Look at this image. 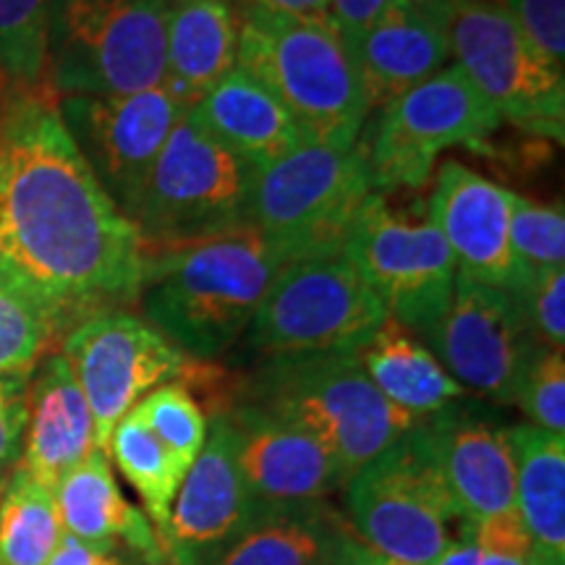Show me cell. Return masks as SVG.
I'll list each match as a JSON object with an SVG mask.
<instances>
[{
    "label": "cell",
    "instance_id": "obj_1",
    "mask_svg": "<svg viewBox=\"0 0 565 565\" xmlns=\"http://www.w3.org/2000/svg\"><path fill=\"white\" fill-rule=\"evenodd\" d=\"M145 246L110 202L47 92L11 97L0 121V270L61 328L137 301Z\"/></svg>",
    "mask_w": 565,
    "mask_h": 565
},
{
    "label": "cell",
    "instance_id": "obj_2",
    "mask_svg": "<svg viewBox=\"0 0 565 565\" xmlns=\"http://www.w3.org/2000/svg\"><path fill=\"white\" fill-rule=\"evenodd\" d=\"M286 263L257 228L145 249V320L194 362H217L246 333Z\"/></svg>",
    "mask_w": 565,
    "mask_h": 565
},
{
    "label": "cell",
    "instance_id": "obj_3",
    "mask_svg": "<svg viewBox=\"0 0 565 565\" xmlns=\"http://www.w3.org/2000/svg\"><path fill=\"white\" fill-rule=\"evenodd\" d=\"M231 404L259 408L312 435L345 482L422 422L372 385L356 353L259 359L231 380Z\"/></svg>",
    "mask_w": 565,
    "mask_h": 565
},
{
    "label": "cell",
    "instance_id": "obj_4",
    "mask_svg": "<svg viewBox=\"0 0 565 565\" xmlns=\"http://www.w3.org/2000/svg\"><path fill=\"white\" fill-rule=\"evenodd\" d=\"M236 66L291 113L307 145L351 150L362 139L366 100L353 55L335 30L244 3Z\"/></svg>",
    "mask_w": 565,
    "mask_h": 565
},
{
    "label": "cell",
    "instance_id": "obj_5",
    "mask_svg": "<svg viewBox=\"0 0 565 565\" xmlns=\"http://www.w3.org/2000/svg\"><path fill=\"white\" fill-rule=\"evenodd\" d=\"M173 0H53L51 95H134L162 87Z\"/></svg>",
    "mask_w": 565,
    "mask_h": 565
},
{
    "label": "cell",
    "instance_id": "obj_6",
    "mask_svg": "<svg viewBox=\"0 0 565 565\" xmlns=\"http://www.w3.org/2000/svg\"><path fill=\"white\" fill-rule=\"evenodd\" d=\"M257 173L186 113L141 194L134 217L141 246L166 249L249 228Z\"/></svg>",
    "mask_w": 565,
    "mask_h": 565
},
{
    "label": "cell",
    "instance_id": "obj_7",
    "mask_svg": "<svg viewBox=\"0 0 565 565\" xmlns=\"http://www.w3.org/2000/svg\"><path fill=\"white\" fill-rule=\"evenodd\" d=\"M385 307L345 252L288 263L246 328L259 359L359 353L383 328Z\"/></svg>",
    "mask_w": 565,
    "mask_h": 565
},
{
    "label": "cell",
    "instance_id": "obj_8",
    "mask_svg": "<svg viewBox=\"0 0 565 565\" xmlns=\"http://www.w3.org/2000/svg\"><path fill=\"white\" fill-rule=\"evenodd\" d=\"M372 194L366 141L351 150L301 145L257 173L252 228H257L282 263L343 252L359 207Z\"/></svg>",
    "mask_w": 565,
    "mask_h": 565
},
{
    "label": "cell",
    "instance_id": "obj_9",
    "mask_svg": "<svg viewBox=\"0 0 565 565\" xmlns=\"http://www.w3.org/2000/svg\"><path fill=\"white\" fill-rule=\"evenodd\" d=\"M353 534L374 553L408 565H433L469 524L437 475L419 424L345 482Z\"/></svg>",
    "mask_w": 565,
    "mask_h": 565
},
{
    "label": "cell",
    "instance_id": "obj_10",
    "mask_svg": "<svg viewBox=\"0 0 565 565\" xmlns=\"http://www.w3.org/2000/svg\"><path fill=\"white\" fill-rule=\"evenodd\" d=\"M456 66L479 95L534 137L563 139L565 74L542 58L503 3L458 0L448 24Z\"/></svg>",
    "mask_w": 565,
    "mask_h": 565
},
{
    "label": "cell",
    "instance_id": "obj_11",
    "mask_svg": "<svg viewBox=\"0 0 565 565\" xmlns=\"http://www.w3.org/2000/svg\"><path fill=\"white\" fill-rule=\"evenodd\" d=\"M343 252L387 317L422 338L445 312L456 286V259L435 223L416 221L372 192L353 215Z\"/></svg>",
    "mask_w": 565,
    "mask_h": 565
},
{
    "label": "cell",
    "instance_id": "obj_12",
    "mask_svg": "<svg viewBox=\"0 0 565 565\" xmlns=\"http://www.w3.org/2000/svg\"><path fill=\"white\" fill-rule=\"evenodd\" d=\"M500 126L498 110L450 63L383 108L366 145L372 192L422 189L437 154L450 147H479Z\"/></svg>",
    "mask_w": 565,
    "mask_h": 565
},
{
    "label": "cell",
    "instance_id": "obj_13",
    "mask_svg": "<svg viewBox=\"0 0 565 565\" xmlns=\"http://www.w3.org/2000/svg\"><path fill=\"white\" fill-rule=\"evenodd\" d=\"M66 359L95 422V448L108 450L116 424L154 387L175 383L192 359L145 317L131 312L92 315L63 338Z\"/></svg>",
    "mask_w": 565,
    "mask_h": 565
},
{
    "label": "cell",
    "instance_id": "obj_14",
    "mask_svg": "<svg viewBox=\"0 0 565 565\" xmlns=\"http://www.w3.org/2000/svg\"><path fill=\"white\" fill-rule=\"evenodd\" d=\"M58 113L105 194L134 223L147 179L189 113L186 105L154 87L134 95L61 97Z\"/></svg>",
    "mask_w": 565,
    "mask_h": 565
},
{
    "label": "cell",
    "instance_id": "obj_15",
    "mask_svg": "<svg viewBox=\"0 0 565 565\" xmlns=\"http://www.w3.org/2000/svg\"><path fill=\"white\" fill-rule=\"evenodd\" d=\"M419 341L466 393L503 406L515 401L529 353L540 343L529 333L519 303L505 288L477 282L461 273L456 275L445 312Z\"/></svg>",
    "mask_w": 565,
    "mask_h": 565
},
{
    "label": "cell",
    "instance_id": "obj_16",
    "mask_svg": "<svg viewBox=\"0 0 565 565\" xmlns=\"http://www.w3.org/2000/svg\"><path fill=\"white\" fill-rule=\"evenodd\" d=\"M508 424L484 401L458 398L419 422V435L456 511L484 524L515 511V461Z\"/></svg>",
    "mask_w": 565,
    "mask_h": 565
},
{
    "label": "cell",
    "instance_id": "obj_17",
    "mask_svg": "<svg viewBox=\"0 0 565 565\" xmlns=\"http://www.w3.org/2000/svg\"><path fill=\"white\" fill-rule=\"evenodd\" d=\"M207 422L202 454L189 466L158 532L166 565L210 563L259 511L238 471L228 419L210 414Z\"/></svg>",
    "mask_w": 565,
    "mask_h": 565
},
{
    "label": "cell",
    "instance_id": "obj_18",
    "mask_svg": "<svg viewBox=\"0 0 565 565\" xmlns=\"http://www.w3.org/2000/svg\"><path fill=\"white\" fill-rule=\"evenodd\" d=\"M221 414L231 424L238 471L259 511L320 503L345 487L335 458L294 424L244 404Z\"/></svg>",
    "mask_w": 565,
    "mask_h": 565
},
{
    "label": "cell",
    "instance_id": "obj_19",
    "mask_svg": "<svg viewBox=\"0 0 565 565\" xmlns=\"http://www.w3.org/2000/svg\"><path fill=\"white\" fill-rule=\"evenodd\" d=\"M435 228L466 278L511 291L515 263L511 252L513 192L461 166L443 162L429 196Z\"/></svg>",
    "mask_w": 565,
    "mask_h": 565
},
{
    "label": "cell",
    "instance_id": "obj_20",
    "mask_svg": "<svg viewBox=\"0 0 565 565\" xmlns=\"http://www.w3.org/2000/svg\"><path fill=\"white\" fill-rule=\"evenodd\" d=\"M26 395V427L21 469L55 490L71 469L95 450V422L74 372L61 353L34 366Z\"/></svg>",
    "mask_w": 565,
    "mask_h": 565
},
{
    "label": "cell",
    "instance_id": "obj_21",
    "mask_svg": "<svg viewBox=\"0 0 565 565\" xmlns=\"http://www.w3.org/2000/svg\"><path fill=\"white\" fill-rule=\"evenodd\" d=\"M189 118L257 171L307 145L278 97L238 66L204 92L189 108Z\"/></svg>",
    "mask_w": 565,
    "mask_h": 565
},
{
    "label": "cell",
    "instance_id": "obj_22",
    "mask_svg": "<svg viewBox=\"0 0 565 565\" xmlns=\"http://www.w3.org/2000/svg\"><path fill=\"white\" fill-rule=\"evenodd\" d=\"M366 110H383L448 66V34L395 0L351 47Z\"/></svg>",
    "mask_w": 565,
    "mask_h": 565
},
{
    "label": "cell",
    "instance_id": "obj_23",
    "mask_svg": "<svg viewBox=\"0 0 565 565\" xmlns=\"http://www.w3.org/2000/svg\"><path fill=\"white\" fill-rule=\"evenodd\" d=\"M353 542L351 524L328 500L263 508L204 565H341Z\"/></svg>",
    "mask_w": 565,
    "mask_h": 565
},
{
    "label": "cell",
    "instance_id": "obj_24",
    "mask_svg": "<svg viewBox=\"0 0 565 565\" xmlns=\"http://www.w3.org/2000/svg\"><path fill=\"white\" fill-rule=\"evenodd\" d=\"M53 492L66 534L105 553L124 542L145 565H166L152 521L124 498L105 450H92Z\"/></svg>",
    "mask_w": 565,
    "mask_h": 565
},
{
    "label": "cell",
    "instance_id": "obj_25",
    "mask_svg": "<svg viewBox=\"0 0 565 565\" xmlns=\"http://www.w3.org/2000/svg\"><path fill=\"white\" fill-rule=\"evenodd\" d=\"M515 461V513L529 565H565V435L521 422L508 429Z\"/></svg>",
    "mask_w": 565,
    "mask_h": 565
},
{
    "label": "cell",
    "instance_id": "obj_26",
    "mask_svg": "<svg viewBox=\"0 0 565 565\" xmlns=\"http://www.w3.org/2000/svg\"><path fill=\"white\" fill-rule=\"evenodd\" d=\"M238 13L228 0H173L166 38V87L186 108L236 68Z\"/></svg>",
    "mask_w": 565,
    "mask_h": 565
},
{
    "label": "cell",
    "instance_id": "obj_27",
    "mask_svg": "<svg viewBox=\"0 0 565 565\" xmlns=\"http://www.w3.org/2000/svg\"><path fill=\"white\" fill-rule=\"evenodd\" d=\"M356 356L372 385L393 406L416 419H427L454 401L469 395L443 370L435 353L391 317L370 338V343L359 349Z\"/></svg>",
    "mask_w": 565,
    "mask_h": 565
},
{
    "label": "cell",
    "instance_id": "obj_28",
    "mask_svg": "<svg viewBox=\"0 0 565 565\" xmlns=\"http://www.w3.org/2000/svg\"><path fill=\"white\" fill-rule=\"evenodd\" d=\"M61 536L55 492L17 466L0 490V565H47Z\"/></svg>",
    "mask_w": 565,
    "mask_h": 565
},
{
    "label": "cell",
    "instance_id": "obj_29",
    "mask_svg": "<svg viewBox=\"0 0 565 565\" xmlns=\"http://www.w3.org/2000/svg\"><path fill=\"white\" fill-rule=\"evenodd\" d=\"M118 471L145 503V515L152 521L154 532L166 526L175 492L186 477V466L154 437L147 424L134 414V408L113 429L108 450Z\"/></svg>",
    "mask_w": 565,
    "mask_h": 565
},
{
    "label": "cell",
    "instance_id": "obj_30",
    "mask_svg": "<svg viewBox=\"0 0 565 565\" xmlns=\"http://www.w3.org/2000/svg\"><path fill=\"white\" fill-rule=\"evenodd\" d=\"M53 0H0V100L47 89V24Z\"/></svg>",
    "mask_w": 565,
    "mask_h": 565
},
{
    "label": "cell",
    "instance_id": "obj_31",
    "mask_svg": "<svg viewBox=\"0 0 565 565\" xmlns=\"http://www.w3.org/2000/svg\"><path fill=\"white\" fill-rule=\"evenodd\" d=\"M58 330V317L0 270V374H32Z\"/></svg>",
    "mask_w": 565,
    "mask_h": 565
},
{
    "label": "cell",
    "instance_id": "obj_32",
    "mask_svg": "<svg viewBox=\"0 0 565 565\" xmlns=\"http://www.w3.org/2000/svg\"><path fill=\"white\" fill-rule=\"evenodd\" d=\"M134 414L147 424V429L166 445L179 461L186 466L202 454L204 440H207V414L196 395L189 391L181 380L166 383L147 393L145 398L134 406Z\"/></svg>",
    "mask_w": 565,
    "mask_h": 565
},
{
    "label": "cell",
    "instance_id": "obj_33",
    "mask_svg": "<svg viewBox=\"0 0 565 565\" xmlns=\"http://www.w3.org/2000/svg\"><path fill=\"white\" fill-rule=\"evenodd\" d=\"M511 252L515 263V282L526 278V275L563 267V259H565L563 204H540L513 192Z\"/></svg>",
    "mask_w": 565,
    "mask_h": 565
},
{
    "label": "cell",
    "instance_id": "obj_34",
    "mask_svg": "<svg viewBox=\"0 0 565 565\" xmlns=\"http://www.w3.org/2000/svg\"><path fill=\"white\" fill-rule=\"evenodd\" d=\"M515 406L526 414L529 424L565 435V359L563 349L536 343L521 372Z\"/></svg>",
    "mask_w": 565,
    "mask_h": 565
},
{
    "label": "cell",
    "instance_id": "obj_35",
    "mask_svg": "<svg viewBox=\"0 0 565 565\" xmlns=\"http://www.w3.org/2000/svg\"><path fill=\"white\" fill-rule=\"evenodd\" d=\"M524 315L534 341L550 349H563L565 343V275L563 267L526 275L508 291Z\"/></svg>",
    "mask_w": 565,
    "mask_h": 565
},
{
    "label": "cell",
    "instance_id": "obj_36",
    "mask_svg": "<svg viewBox=\"0 0 565 565\" xmlns=\"http://www.w3.org/2000/svg\"><path fill=\"white\" fill-rule=\"evenodd\" d=\"M524 38L532 42L542 58L563 68L565 63V0H505Z\"/></svg>",
    "mask_w": 565,
    "mask_h": 565
},
{
    "label": "cell",
    "instance_id": "obj_37",
    "mask_svg": "<svg viewBox=\"0 0 565 565\" xmlns=\"http://www.w3.org/2000/svg\"><path fill=\"white\" fill-rule=\"evenodd\" d=\"M32 374H0V484L21 458Z\"/></svg>",
    "mask_w": 565,
    "mask_h": 565
},
{
    "label": "cell",
    "instance_id": "obj_38",
    "mask_svg": "<svg viewBox=\"0 0 565 565\" xmlns=\"http://www.w3.org/2000/svg\"><path fill=\"white\" fill-rule=\"evenodd\" d=\"M395 0H330L333 24L349 45V51L364 38V32L391 9Z\"/></svg>",
    "mask_w": 565,
    "mask_h": 565
},
{
    "label": "cell",
    "instance_id": "obj_39",
    "mask_svg": "<svg viewBox=\"0 0 565 565\" xmlns=\"http://www.w3.org/2000/svg\"><path fill=\"white\" fill-rule=\"evenodd\" d=\"M249 6H259V9L288 13V17L320 21V24H333V9L330 0H244Z\"/></svg>",
    "mask_w": 565,
    "mask_h": 565
},
{
    "label": "cell",
    "instance_id": "obj_40",
    "mask_svg": "<svg viewBox=\"0 0 565 565\" xmlns=\"http://www.w3.org/2000/svg\"><path fill=\"white\" fill-rule=\"evenodd\" d=\"M113 555L116 553H105V550L89 547L76 540V536L63 532L58 547H55V553L51 561H47V565H105Z\"/></svg>",
    "mask_w": 565,
    "mask_h": 565
},
{
    "label": "cell",
    "instance_id": "obj_41",
    "mask_svg": "<svg viewBox=\"0 0 565 565\" xmlns=\"http://www.w3.org/2000/svg\"><path fill=\"white\" fill-rule=\"evenodd\" d=\"M479 557H482V547L477 542V526L466 524L458 529L454 542L433 565H479Z\"/></svg>",
    "mask_w": 565,
    "mask_h": 565
},
{
    "label": "cell",
    "instance_id": "obj_42",
    "mask_svg": "<svg viewBox=\"0 0 565 565\" xmlns=\"http://www.w3.org/2000/svg\"><path fill=\"white\" fill-rule=\"evenodd\" d=\"M408 9L419 13L422 19H427L429 24H435L437 30L448 34L450 17H454V0H401Z\"/></svg>",
    "mask_w": 565,
    "mask_h": 565
},
{
    "label": "cell",
    "instance_id": "obj_43",
    "mask_svg": "<svg viewBox=\"0 0 565 565\" xmlns=\"http://www.w3.org/2000/svg\"><path fill=\"white\" fill-rule=\"evenodd\" d=\"M479 565H529V553L513 547H482Z\"/></svg>",
    "mask_w": 565,
    "mask_h": 565
},
{
    "label": "cell",
    "instance_id": "obj_44",
    "mask_svg": "<svg viewBox=\"0 0 565 565\" xmlns=\"http://www.w3.org/2000/svg\"><path fill=\"white\" fill-rule=\"evenodd\" d=\"M343 565H408V563H398V561H391V557L374 553V550H370L364 545L362 540L356 536V542H353L349 555H345Z\"/></svg>",
    "mask_w": 565,
    "mask_h": 565
},
{
    "label": "cell",
    "instance_id": "obj_45",
    "mask_svg": "<svg viewBox=\"0 0 565 565\" xmlns=\"http://www.w3.org/2000/svg\"><path fill=\"white\" fill-rule=\"evenodd\" d=\"M105 565H124V563H121V557L113 555V557H108V563H105Z\"/></svg>",
    "mask_w": 565,
    "mask_h": 565
},
{
    "label": "cell",
    "instance_id": "obj_46",
    "mask_svg": "<svg viewBox=\"0 0 565 565\" xmlns=\"http://www.w3.org/2000/svg\"><path fill=\"white\" fill-rule=\"evenodd\" d=\"M454 3H458V0H454ZM487 3H505V0H487Z\"/></svg>",
    "mask_w": 565,
    "mask_h": 565
},
{
    "label": "cell",
    "instance_id": "obj_47",
    "mask_svg": "<svg viewBox=\"0 0 565 565\" xmlns=\"http://www.w3.org/2000/svg\"><path fill=\"white\" fill-rule=\"evenodd\" d=\"M0 121H3V100H0Z\"/></svg>",
    "mask_w": 565,
    "mask_h": 565
},
{
    "label": "cell",
    "instance_id": "obj_48",
    "mask_svg": "<svg viewBox=\"0 0 565 565\" xmlns=\"http://www.w3.org/2000/svg\"><path fill=\"white\" fill-rule=\"evenodd\" d=\"M3 484H6V482H3ZM3 484H0V490H3Z\"/></svg>",
    "mask_w": 565,
    "mask_h": 565
},
{
    "label": "cell",
    "instance_id": "obj_49",
    "mask_svg": "<svg viewBox=\"0 0 565 565\" xmlns=\"http://www.w3.org/2000/svg\"><path fill=\"white\" fill-rule=\"evenodd\" d=\"M345 555H349V553H345ZM343 561H345V557H343ZM341 565H343V563H341Z\"/></svg>",
    "mask_w": 565,
    "mask_h": 565
}]
</instances>
